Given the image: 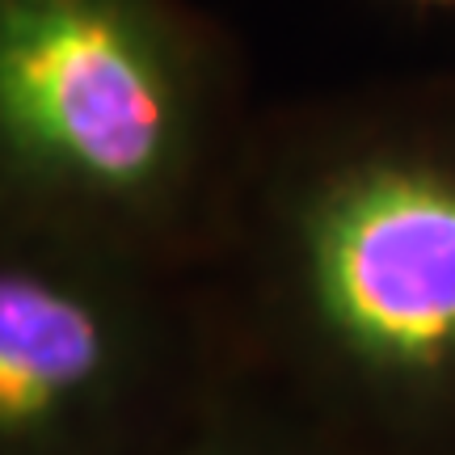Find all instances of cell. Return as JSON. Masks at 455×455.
Wrapping results in <instances>:
<instances>
[{"label":"cell","mask_w":455,"mask_h":455,"mask_svg":"<svg viewBox=\"0 0 455 455\" xmlns=\"http://www.w3.org/2000/svg\"><path fill=\"white\" fill-rule=\"evenodd\" d=\"M198 287L228 375L358 455H455V76L261 106Z\"/></svg>","instance_id":"cell-1"},{"label":"cell","mask_w":455,"mask_h":455,"mask_svg":"<svg viewBox=\"0 0 455 455\" xmlns=\"http://www.w3.org/2000/svg\"><path fill=\"white\" fill-rule=\"evenodd\" d=\"M258 110L195 0H0V232L198 275Z\"/></svg>","instance_id":"cell-2"},{"label":"cell","mask_w":455,"mask_h":455,"mask_svg":"<svg viewBox=\"0 0 455 455\" xmlns=\"http://www.w3.org/2000/svg\"><path fill=\"white\" fill-rule=\"evenodd\" d=\"M224 379L198 275L0 232V455H164Z\"/></svg>","instance_id":"cell-3"},{"label":"cell","mask_w":455,"mask_h":455,"mask_svg":"<svg viewBox=\"0 0 455 455\" xmlns=\"http://www.w3.org/2000/svg\"><path fill=\"white\" fill-rule=\"evenodd\" d=\"M164 455H358L278 396L228 375Z\"/></svg>","instance_id":"cell-4"},{"label":"cell","mask_w":455,"mask_h":455,"mask_svg":"<svg viewBox=\"0 0 455 455\" xmlns=\"http://www.w3.org/2000/svg\"><path fill=\"white\" fill-rule=\"evenodd\" d=\"M422 4H455V0H422Z\"/></svg>","instance_id":"cell-5"}]
</instances>
